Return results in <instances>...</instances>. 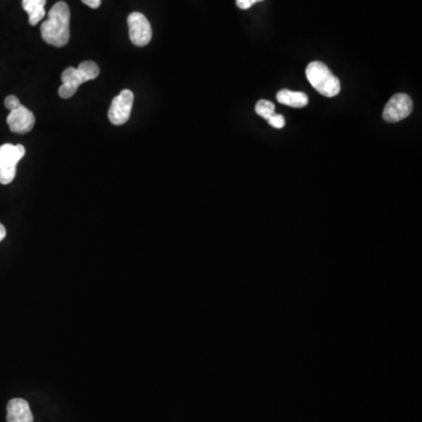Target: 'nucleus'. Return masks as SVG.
Segmentation results:
<instances>
[{"label": "nucleus", "instance_id": "1", "mask_svg": "<svg viewBox=\"0 0 422 422\" xmlns=\"http://www.w3.org/2000/svg\"><path fill=\"white\" fill-rule=\"evenodd\" d=\"M47 21L40 26L41 37L45 42L64 47L69 44L71 32H69V21L71 11L65 1H59L48 12Z\"/></svg>", "mask_w": 422, "mask_h": 422}, {"label": "nucleus", "instance_id": "2", "mask_svg": "<svg viewBox=\"0 0 422 422\" xmlns=\"http://www.w3.org/2000/svg\"><path fill=\"white\" fill-rule=\"evenodd\" d=\"M99 66L94 62H81L78 69L75 67L66 69L62 72V85L59 89V96H62V99H69L74 96L84 82L94 80L99 76Z\"/></svg>", "mask_w": 422, "mask_h": 422}, {"label": "nucleus", "instance_id": "3", "mask_svg": "<svg viewBox=\"0 0 422 422\" xmlns=\"http://www.w3.org/2000/svg\"><path fill=\"white\" fill-rule=\"evenodd\" d=\"M307 78L316 92L327 98H333L341 92V81L323 62H311L307 66Z\"/></svg>", "mask_w": 422, "mask_h": 422}, {"label": "nucleus", "instance_id": "4", "mask_svg": "<svg viewBox=\"0 0 422 422\" xmlns=\"http://www.w3.org/2000/svg\"><path fill=\"white\" fill-rule=\"evenodd\" d=\"M23 144L5 143L0 146V183L10 184L17 175V164L25 156Z\"/></svg>", "mask_w": 422, "mask_h": 422}, {"label": "nucleus", "instance_id": "5", "mask_svg": "<svg viewBox=\"0 0 422 422\" xmlns=\"http://www.w3.org/2000/svg\"><path fill=\"white\" fill-rule=\"evenodd\" d=\"M134 94L130 89H125L113 99L109 107L108 119L115 126H122L130 120L133 108Z\"/></svg>", "mask_w": 422, "mask_h": 422}, {"label": "nucleus", "instance_id": "6", "mask_svg": "<svg viewBox=\"0 0 422 422\" xmlns=\"http://www.w3.org/2000/svg\"><path fill=\"white\" fill-rule=\"evenodd\" d=\"M127 23L130 28V41L135 46L143 47V46L149 44L152 37H153V32H152L149 21L142 13L140 12L130 13V17L127 19Z\"/></svg>", "mask_w": 422, "mask_h": 422}, {"label": "nucleus", "instance_id": "7", "mask_svg": "<svg viewBox=\"0 0 422 422\" xmlns=\"http://www.w3.org/2000/svg\"><path fill=\"white\" fill-rule=\"evenodd\" d=\"M413 109L412 99L407 94H395L384 109V119L387 122H399L411 115Z\"/></svg>", "mask_w": 422, "mask_h": 422}, {"label": "nucleus", "instance_id": "8", "mask_svg": "<svg viewBox=\"0 0 422 422\" xmlns=\"http://www.w3.org/2000/svg\"><path fill=\"white\" fill-rule=\"evenodd\" d=\"M7 125L10 130L16 134H26L33 130L35 125V114L21 105L13 110H10L7 116Z\"/></svg>", "mask_w": 422, "mask_h": 422}, {"label": "nucleus", "instance_id": "9", "mask_svg": "<svg viewBox=\"0 0 422 422\" xmlns=\"http://www.w3.org/2000/svg\"><path fill=\"white\" fill-rule=\"evenodd\" d=\"M7 422H33V414L28 402L16 398L7 404Z\"/></svg>", "mask_w": 422, "mask_h": 422}, {"label": "nucleus", "instance_id": "10", "mask_svg": "<svg viewBox=\"0 0 422 422\" xmlns=\"http://www.w3.org/2000/svg\"><path fill=\"white\" fill-rule=\"evenodd\" d=\"M45 5L46 0H23V8L28 12L30 25L35 26L44 19L46 16Z\"/></svg>", "mask_w": 422, "mask_h": 422}, {"label": "nucleus", "instance_id": "11", "mask_svg": "<svg viewBox=\"0 0 422 422\" xmlns=\"http://www.w3.org/2000/svg\"><path fill=\"white\" fill-rule=\"evenodd\" d=\"M277 101L282 105L289 106L293 108H302L309 103L307 94L302 92H292L287 89H282L277 93Z\"/></svg>", "mask_w": 422, "mask_h": 422}, {"label": "nucleus", "instance_id": "12", "mask_svg": "<svg viewBox=\"0 0 422 422\" xmlns=\"http://www.w3.org/2000/svg\"><path fill=\"white\" fill-rule=\"evenodd\" d=\"M256 113L259 116H262L263 119H266V121L275 115V105L273 103H270L268 100H261L258 103H256Z\"/></svg>", "mask_w": 422, "mask_h": 422}, {"label": "nucleus", "instance_id": "13", "mask_svg": "<svg viewBox=\"0 0 422 422\" xmlns=\"http://www.w3.org/2000/svg\"><path fill=\"white\" fill-rule=\"evenodd\" d=\"M268 122L270 123V126H273V128H277V130H280V128L285 126V119L280 114H275V115L271 116L268 120Z\"/></svg>", "mask_w": 422, "mask_h": 422}, {"label": "nucleus", "instance_id": "14", "mask_svg": "<svg viewBox=\"0 0 422 422\" xmlns=\"http://www.w3.org/2000/svg\"><path fill=\"white\" fill-rule=\"evenodd\" d=\"M21 105V101H19V99H18L16 96H8L6 99H5V107H6L8 110H13V109L17 108V107H19Z\"/></svg>", "mask_w": 422, "mask_h": 422}, {"label": "nucleus", "instance_id": "15", "mask_svg": "<svg viewBox=\"0 0 422 422\" xmlns=\"http://www.w3.org/2000/svg\"><path fill=\"white\" fill-rule=\"evenodd\" d=\"M259 1H263V0H236V4H237V6H239V8H242V10H248V8H250L253 4L259 3Z\"/></svg>", "mask_w": 422, "mask_h": 422}, {"label": "nucleus", "instance_id": "16", "mask_svg": "<svg viewBox=\"0 0 422 422\" xmlns=\"http://www.w3.org/2000/svg\"><path fill=\"white\" fill-rule=\"evenodd\" d=\"M81 1L91 8H98L101 5V0H81Z\"/></svg>", "mask_w": 422, "mask_h": 422}, {"label": "nucleus", "instance_id": "17", "mask_svg": "<svg viewBox=\"0 0 422 422\" xmlns=\"http://www.w3.org/2000/svg\"><path fill=\"white\" fill-rule=\"evenodd\" d=\"M6 237V229L0 223V242Z\"/></svg>", "mask_w": 422, "mask_h": 422}]
</instances>
